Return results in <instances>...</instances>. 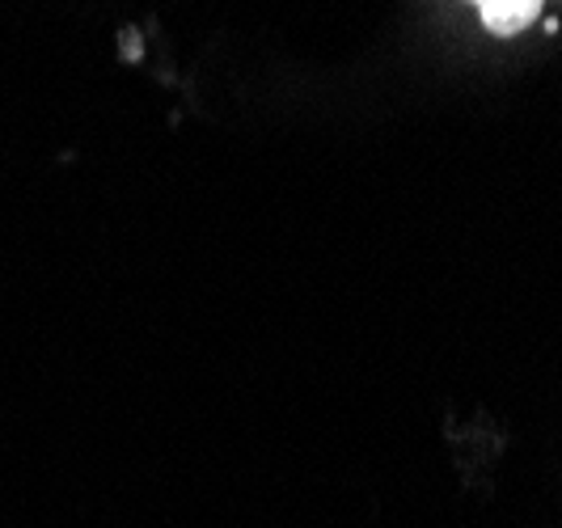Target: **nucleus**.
Listing matches in <instances>:
<instances>
[{
  "label": "nucleus",
  "mask_w": 562,
  "mask_h": 528,
  "mask_svg": "<svg viewBox=\"0 0 562 528\" xmlns=\"http://www.w3.org/2000/svg\"><path fill=\"white\" fill-rule=\"evenodd\" d=\"M482 9V26L491 30V34H520V30L533 22L537 13H541V0H479Z\"/></svg>",
  "instance_id": "1"
},
{
  "label": "nucleus",
  "mask_w": 562,
  "mask_h": 528,
  "mask_svg": "<svg viewBox=\"0 0 562 528\" xmlns=\"http://www.w3.org/2000/svg\"><path fill=\"white\" fill-rule=\"evenodd\" d=\"M474 4H479V0H474Z\"/></svg>",
  "instance_id": "2"
}]
</instances>
